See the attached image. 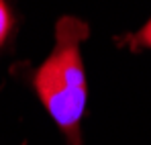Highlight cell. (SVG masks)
<instances>
[{
  "label": "cell",
  "instance_id": "obj_1",
  "mask_svg": "<svg viewBox=\"0 0 151 145\" xmlns=\"http://www.w3.org/2000/svg\"><path fill=\"white\" fill-rule=\"evenodd\" d=\"M88 33V25L80 19H59L55 27V47L33 78L43 106L70 145H82L80 121L86 108V74L80 45Z\"/></svg>",
  "mask_w": 151,
  "mask_h": 145
},
{
  "label": "cell",
  "instance_id": "obj_2",
  "mask_svg": "<svg viewBox=\"0 0 151 145\" xmlns=\"http://www.w3.org/2000/svg\"><path fill=\"white\" fill-rule=\"evenodd\" d=\"M129 45L133 49H139V47L151 49V19L145 23V27H143L141 31H137L135 35L129 37Z\"/></svg>",
  "mask_w": 151,
  "mask_h": 145
},
{
  "label": "cell",
  "instance_id": "obj_3",
  "mask_svg": "<svg viewBox=\"0 0 151 145\" xmlns=\"http://www.w3.org/2000/svg\"><path fill=\"white\" fill-rule=\"evenodd\" d=\"M10 29H12V17H10V12H8L6 2L0 0V45L6 41Z\"/></svg>",
  "mask_w": 151,
  "mask_h": 145
}]
</instances>
